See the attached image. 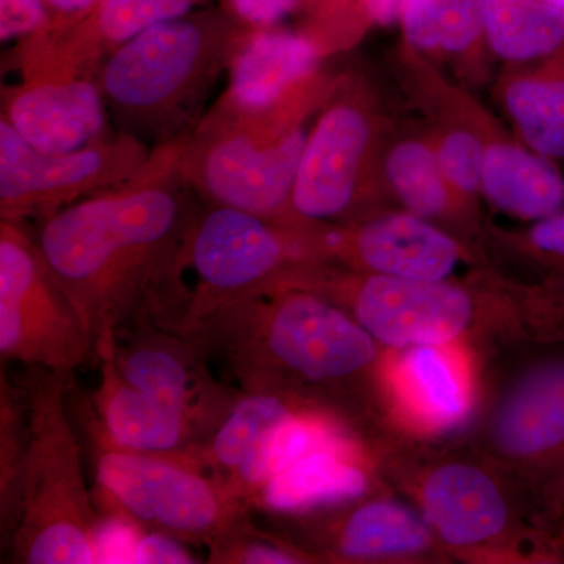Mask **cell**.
Here are the masks:
<instances>
[{"mask_svg":"<svg viewBox=\"0 0 564 564\" xmlns=\"http://www.w3.org/2000/svg\"><path fill=\"white\" fill-rule=\"evenodd\" d=\"M182 139L154 148L131 180L41 221L40 250L95 343L140 322L181 329L188 236L203 204L181 173Z\"/></svg>","mask_w":564,"mask_h":564,"instance_id":"1","label":"cell"},{"mask_svg":"<svg viewBox=\"0 0 564 564\" xmlns=\"http://www.w3.org/2000/svg\"><path fill=\"white\" fill-rule=\"evenodd\" d=\"M185 334L240 391L280 393L347 425L378 359L347 311L302 289L228 304Z\"/></svg>","mask_w":564,"mask_h":564,"instance_id":"2","label":"cell"},{"mask_svg":"<svg viewBox=\"0 0 564 564\" xmlns=\"http://www.w3.org/2000/svg\"><path fill=\"white\" fill-rule=\"evenodd\" d=\"M247 32L221 6H204L122 43L96 74L115 131L151 150L187 135Z\"/></svg>","mask_w":564,"mask_h":564,"instance_id":"3","label":"cell"},{"mask_svg":"<svg viewBox=\"0 0 564 564\" xmlns=\"http://www.w3.org/2000/svg\"><path fill=\"white\" fill-rule=\"evenodd\" d=\"M70 378L24 367L29 448L21 518L9 545L21 564H88L102 556V521L82 467V447L69 419Z\"/></svg>","mask_w":564,"mask_h":564,"instance_id":"4","label":"cell"},{"mask_svg":"<svg viewBox=\"0 0 564 564\" xmlns=\"http://www.w3.org/2000/svg\"><path fill=\"white\" fill-rule=\"evenodd\" d=\"M311 110L307 104L248 110L218 96L182 139V176L204 204L306 225L293 212L292 192Z\"/></svg>","mask_w":564,"mask_h":564,"instance_id":"5","label":"cell"},{"mask_svg":"<svg viewBox=\"0 0 564 564\" xmlns=\"http://www.w3.org/2000/svg\"><path fill=\"white\" fill-rule=\"evenodd\" d=\"M74 417L90 445L96 485L118 514L185 544L206 545L251 518L228 489L182 455L150 454L111 443L90 399L69 388Z\"/></svg>","mask_w":564,"mask_h":564,"instance_id":"6","label":"cell"},{"mask_svg":"<svg viewBox=\"0 0 564 564\" xmlns=\"http://www.w3.org/2000/svg\"><path fill=\"white\" fill-rule=\"evenodd\" d=\"M484 440L554 533L564 514V340L536 344L514 370L489 410Z\"/></svg>","mask_w":564,"mask_h":564,"instance_id":"7","label":"cell"},{"mask_svg":"<svg viewBox=\"0 0 564 564\" xmlns=\"http://www.w3.org/2000/svg\"><path fill=\"white\" fill-rule=\"evenodd\" d=\"M313 261L321 258L311 223L280 225L203 203L188 236L187 273L195 284L180 333L191 332L223 306L276 291L293 270Z\"/></svg>","mask_w":564,"mask_h":564,"instance_id":"8","label":"cell"},{"mask_svg":"<svg viewBox=\"0 0 564 564\" xmlns=\"http://www.w3.org/2000/svg\"><path fill=\"white\" fill-rule=\"evenodd\" d=\"M87 322L22 223L0 220V356L63 377L96 361Z\"/></svg>","mask_w":564,"mask_h":564,"instance_id":"9","label":"cell"},{"mask_svg":"<svg viewBox=\"0 0 564 564\" xmlns=\"http://www.w3.org/2000/svg\"><path fill=\"white\" fill-rule=\"evenodd\" d=\"M282 289H302L336 303L378 344L393 348L447 345L474 318L469 293L445 281L408 280L344 272L329 262H307Z\"/></svg>","mask_w":564,"mask_h":564,"instance_id":"10","label":"cell"},{"mask_svg":"<svg viewBox=\"0 0 564 564\" xmlns=\"http://www.w3.org/2000/svg\"><path fill=\"white\" fill-rule=\"evenodd\" d=\"M151 148L115 132L77 151L44 152L0 118V220H46L70 204L131 180Z\"/></svg>","mask_w":564,"mask_h":564,"instance_id":"11","label":"cell"},{"mask_svg":"<svg viewBox=\"0 0 564 564\" xmlns=\"http://www.w3.org/2000/svg\"><path fill=\"white\" fill-rule=\"evenodd\" d=\"M115 358L129 383L180 408L210 437L243 395L215 377L193 337L152 322L115 332Z\"/></svg>","mask_w":564,"mask_h":564,"instance_id":"12","label":"cell"},{"mask_svg":"<svg viewBox=\"0 0 564 564\" xmlns=\"http://www.w3.org/2000/svg\"><path fill=\"white\" fill-rule=\"evenodd\" d=\"M209 0H96L77 20L50 22L18 41L11 63L18 74L96 77L102 62L122 43L152 25L184 17Z\"/></svg>","mask_w":564,"mask_h":564,"instance_id":"13","label":"cell"},{"mask_svg":"<svg viewBox=\"0 0 564 564\" xmlns=\"http://www.w3.org/2000/svg\"><path fill=\"white\" fill-rule=\"evenodd\" d=\"M372 135V121L355 99L328 102L307 133L293 184L292 207L300 220H347L361 199Z\"/></svg>","mask_w":564,"mask_h":564,"instance_id":"14","label":"cell"},{"mask_svg":"<svg viewBox=\"0 0 564 564\" xmlns=\"http://www.w3.org/2000/svg\"><path fill=\"white\" fill-rule=\"evenodd\" d=\"M325 262L408 280L445 281L462 258L458 243L414 214H393L343 229L315 225Z\"/></svg>","mask_w":564,"mask_h":564,"instance_id":"15","label":"cell"},{"mask_svg":"<svg viewBox=\"0 0 564 564\" xmlns=\"http://www.w3.org/2000/svg\"><path fill=\"white\" fill-rule=\"evenodd\" d=\"M2 118L44 152H70L113 135L96 77L22 74L2 91Z\"/></svg>","mask_w":564,"mask_h":564,"instance_id":"16","label":"cell"},{"mask_svg":"<svg viewBox=\"0 0 564 564\" xmlns=\"http://www.w3.org/2000/svg\"><path fill=\"white\" fill-rule=\"evenodd\" d=\"M99 384L90 404L104 434L117 445L150 454L192 458L210 436L191 415L129 383L115 358V329L96 339Z\"/></svg>","mask_w":564,"mask_h":564,"instance_id":"17","label":"cell"},{"mask_svg":"<svg viewBox=\"0 0 564 564\" xmlns=\"http://www.w3.org/2000/svg\"><path fill=\"white\" fill-rule=\"evenodd\" d=\"M325 54L304 32L248 29L234 55L223 101L248 110H265L325 95L318 63Z\"/></svg>","mask_w":564,"mask_h":564,"instance_id":"18","label":"cell"},{"mask_svg":"<svg viewBox=\"0 0 564 564\" xmlns=\"http://www.w3.org/2000/svg\"><path fill=\"white\" fill-rule=\"evenodd\" d=\"M423 518L443 543L481 547L502 538L514 510L502 485L484 467L467 462L440 464L421 489Z\"/></svg>","mask_w":564,"mask_h":564,"instance_id":"19","label":"cell"},{"mask_svg":"<svg viewBox=\"0 0 564 564\" xmlns=\"http://www.w3.org/2000/svg\"><path fill=\"white\" fill-rule=\"evenodd\" d=\"M304 518V529L314 541V558L364 562L422 554L433 544V530L403 505L373 500L359 505L347 513L321 518V514L293 516Z\"/></svg>","mask_w":564,"mask_h":564,"instance_id":"20","label":"cell"},{"mask_svg":"<svg viewBox=\"0 0 564 564\" xmlns=\"http://www.w3.org/2000/svg\"><path fill=\"white\" fill-rule=\"evenodd\" d=\"M358 458L359 452L337 448L311 452L263 486L251 510L302 516L355 502L369 491V477Z\"/></svg>","mask_w":564,"mask_h":564,"instance_id":"21","label":"cell"},{"mask_svg":"<svg viewBox=\"0 0 564 564\" xmlns=\"http://www.w3.org/2000/svg\"><path fill=\"white\" fill-rule=\"evenodd\" d=\"M481 188L497 209L540 221L564 209V176L532 150L496 143L486 150Z\"/></svg>","mask_w":564,"mask_h":564,"instance_id":"22","label":"cell"},{"mask_svg":"<svg viewBox=\"0 0 564 564\" xmlns=\"http://www.w3.org/2000/svg\"><path fill=\"white\" fill-rule=\"evenodd\" d=\"M447 345L406 348L395 364L400 395L417 417L433 426H452L469 410V384L459 358Z\"/></svg>","mask_w":564,"mask_h":564,"instance_id":"23","label":"cell"},{"mask_svg":"<svg viewBox=\"0 0 564 564\" xmlns=\"http://www.w3.org/2000/svg\"><path fill=\"white\" fill-rule=\"evenodd\" d=\"M303 410L314 408L280 393L243 392L209 443L198 454L193 455L192 459L218 484L225 486L267 434Z\"/></svg>","mask_w":564,"mask_h":564,"instance_id":"24","label":"cell"},{"mask_svg":"<svg viewBox=\"0 0 564 564\" xmlns=\"http://www.w3.org/2000/svg\"><path fill=\"white\" fill-rule=\"evenodd\" d=\"M485 35L499 57L530 62L564 46V14L543 0H484Z\"/></svg>","mask_w":564,"mask_h":564,"instance_id":"25","label":"cell"},{"mask_svg":"<svg viewBox=\"0 0 564 564\" xmlns=\"http://www.w3.org/2000/svg\"><path fill=\"white\" fill-rule=\"evenodd\" d=\"M29 448L28 402L20 381L0 372V532L9 547L21 518L22 484Z\"/></svg>","mask_w":564,"mask_h":564,"instance_id":"26","label":"cell"},{"mask_svg":"<svg viewBox=\"0 0 564 564\" xmlns=\"http://www.w3.org/2000/svg\"><path fill=\"white\" fill-rule=\"evenodd\" d=\"M505 102L527 147L549 161H563L564 76L514 80Z\"/></svg>","mask_w":564,"mask_h":564,"instance_id":"27","label":"cell"},{"mask_svg":"<svg viewBox=\"0 0 564 564\" xmlns=\"http://www.w3.org/2000/svg\"><path fill=\"white\" fill-rule=\"evenodd\" d=\"M403 35L419 51L464 52L485 33L484 0H410Z\"/></svg>","mask_w":564,"mask_h":564,"instance_id":"28","label":"cell"},{"mask_svg":"<svg viewBox=\"0 0 564 564\" xmlns=\"http://www.w3.org/2000/svg\"><path fill=\"white\" fill-rule=\"evenodd\" d=\"M386 174L393 192L411 214L433 218L451 203V185L445 181L436 152L422 141L397 144L386 159Z\"/></svg>","mask_w":564,"mask_h":564,"instance_id":"29","label":"cell"},{"mask_svg":"<svg viewBox=\"0 0 564 564\" xmlns=\"http://www.w3.org/2000/svg\"><path fill=\"white\" fill-rule=\"evenodd\" d=\"M212 564H296L313 562V555L285 543L281 538L261 532L251 518L234 527L209 545Z\"/></svg>","mask_w":564,"mask_h":564,"instance_id":"30","label":"cell"},{"mask_svg":"<svg viewBox=\"0 0 564 564\" xmlns=\"http://www.w3.org/2000/svg\"><path fill=\"white\" fill-rule=\"evenodd\" d=\"M441 172L452 188L475 193L481 187L486 150L478 137L466 131L448 133L436 152Z\"/></svg>","mask_w":564,"mask_h":564,"instance_id":"31","label":"cell"},{"mask_svg":"<svg viewBox=\"0 0 564 564\" xmlns=\"http://www.w3.org/2000/svg\"><path fill=\"white\" fill-rule=\"evenodd\" d=\"M299 10L306 14V35L332 51L350 39L356 21L364 20L361 0H299Z\"/></svg>","mask_w":564,"mask_h":564,"instance_id":"32","label":"cell"},{"mask_svg":"<svg viewBox=\"0 0 564 564\" xmlns=\"http://www.w3.org/2000/svg\"><path fill=\"white\" fill-rule=\"evenodd\" d=\"M51 22L46 0H0V39L24 40Z\"/></svg>","mask_w":564,"mask_h":564,"instance_id":"33","label":"cell"},{"mask_svg":"<svg viewBox=\"0 0 564 564\" xmlns=\"http://www.w3.org/2000/svg\"><path fill=\"white\" fill-rule=\"evenodd\" d=\"M220 6L248 29L273 28L299 10V0H221Z\"/></svg>","mask_w":564,"mask_h":564,"instance_id":"34","label":"cell"},{"mask_svg":"<svg viewBox=\"0 0 564 564\" xmlns=\"http://www.w3.org/2000/svg\"><path fill=\"white\" fill-rule=\"evenodd\" d=\"M527 240L554 276H564V209L534 223Z\"/></svg>","mask_w":564,"mask_h":564,"instance_id":"35","label":"cell"},{"mask_svg":"<svg viewBox=\"0 0 564 564\" xmlns=\"http://www.w3.org/2000/svg\"><path fill=\"white\" fill-rule=\"evenodd\" d=\"M129 562L132 563H198L184 541L170 534L147 532L132 545Z\"/></svg>","mask_w":564,"mask_h":564,"instance_id":"36","label":"cell"},{"mask_svg":"<svg viewBox=\"0 0 564 564\" xmlns=\"http://www.w3.org/2000/svg\"><path fill=\"white\" fill-rule=\"evenodd\" d=\"M410 0H361L366 20L380 25L402 21L403 11Z\"/></svg>","mask_w":564,"mask_h":564,"instance_id":"37","label":"cell"},{"mask_svg":"<svg viewBox=\"0 0 564 564\" xmlns=\"http://www.w3.org/2000/svg\"><path fill=\"white\" fill-rule=\"evenodd\" d=\"M95 2L96 0H46V6L50 9L51 22H68L77 20Z\"/></svg>","mask_w":564,"mask_h":564,"instance_id":"38","label":"cell"},{"mask_svg":"<svg viewBox=\"0 0 564 564\" xmlns=\"http://www.w3.org/2000/svg\"><path fill=\"white\" fill-rule=\"evenodd\" d=\"M554 544L556 552H558V556L564 555V516L562 521H560L558 527L555 529L554 533Z\"/></svg>","mask_w":564,"mask_h":564,"instance_id":"39","label":"cell"},{"mask_svg":"<svg viewBox=\"0 0 564 564\" xmlns=\"http://www.w3.org/2000/svg\"><path fill=\"white\" fill-rule=\"evenodd\" d=\"M543 2L551 3V6L556 7V9L562 10L564 14V0H543Z\"/></svg>","mask_w":564,"mask_h":564,"instance_id":"40","label":"cell"},{"mask_svg":"<svg viewBox=\"0 0 564 564\" xmlns=\"http://www.w3.org/2000/svg\"><path fill=\"white\" fill-rule=\"evenodd\" d=\"M564 516V514H563Z\"/></svg>","mask_w":564,"mask_h":564,"instance_id":"41","label":"cell"}]
</instances>
